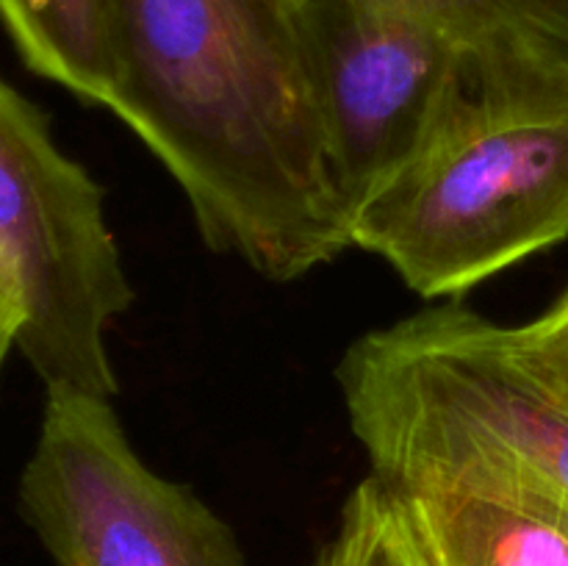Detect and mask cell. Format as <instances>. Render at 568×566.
I'll list each match as a JSON object with an SVG mask.
<instances>
[{
  "label": "cell",
  "mask_w": 568,
  "mask_h": 566,
  "mask_svg": "<svg viewBox=\"0 0 568 566\" xmlns=\"http://www.w3.org/2000/svg\"><path fill=\"white\" fill-rule=\"evenodd\" d=\"M26 331V305L17 289V281L0 261V370L11 350L20 347V336Z\"/></svg>",
  "instance_id": "cell-12"
},
{
  "label": "cell",
  "mask_w": 568,
  "mask_h": 566,
  "mask_svg": "<svg viewBox=\"0 0 568 566\" xmlns=\"http://www.w3.org/2000/svg\"><path fill=\"white\" fill-rule=\"evenodd\" d=\"M17 505L53 566H250L197 492L144 464L103 394L44 388Z\"/></svg>",
  "instance_id": "cell-5"
},
{
  "label": "cell",
  "mask_w": 568,
  "mask_h": 566,
  "mask_svg": "<svg viewBox=\"0 0 568 566\" xmlns=\"http://www.w3.org/2000/svg\"><path fill=\"white\" fill-rule=\"evenodd\" d=\"M0 26L33 75L109 109L120 83L116 0H0Z\"/></svg>",
  "instance_id": "cell-9"
},
{
  "label": "cell",
  "mask_w": 568,
  "mask_h": 566,
  "mask_svg": "<svg viewBox=\"0 0 568 566\" xmlns=\"http://www.w3.org/2000/svg\"><path fill=\"white\" fill-rule=\"evenodd\" d=\"M527 333L549 358V364L568 381V286L552 300L544 314H538L532 322H525Z\"/></svg>",
  "instance_id": "cell-11"
},
{
  "label": "cell",
  "mask_w": 568,
  "mask_h": 566,
  "mask_svg": "<svg viewBox=\"0 0 568 566\" xmlns=\"http://www.w3.org/2000/svg\"><path fill=\"white\" fill-rule=\"evenodd\" d=\"M109 111L181 186L200 236L292 283L349 250L311 0H116Z\"/></svg>",
  "instance_id": "cell-1"
},
{
  "label": "cell",
  "mask_w": 568,
  "mask_h": 566,
  "mask_svg": "<svg viewBox=\"0 0 568 566\" xmlns=\"http://www.w3.org/2000/svg\"><path fill=\"white\" fill-rule=\"evenodd\" d=\"M383 481L403 503L430 566H568V503L532 483L499 472Z\"/></svg>",
  "instance_id": "cell-7"
},
{
  "label": "cell",
  "mask_w": 568,
  "mask_h": 566,
  "mask_svg": "<svg viewBox=\"0 0 568 566\" xmlns=\"http://www.w3.org/2000/svg\"><path fill=\"white\" fill-rule=\"evenodd\" d=\"M425 22L464 59L471 92L568 103V0H366Z\"/></svg>",
  "instance_id": "cell-8"
},
{
  "label": "cell",
  "mask_w": 568,
  "mask_h": 566,
  "mask_svg": "<svg viewBox=\"0 0 568 566\" xmlns=\"http://www.w3.org/2000/svg\"><path fill=\"white\" fill-rule=\"evenodd\" d=\"M336 377L375 475L499 472L568 503V381L525 325L430 305L355 338Z\"/></svg>",
  "instance_id": "cell-2"
},
{
  "label": "cell",
  "mask_w": 568,
  "mask_h": 566,
  "mask_svg": "<svg viewBox=\"0 0 568 566\" xmlns=\"http://www.w3.org/2000/svg\"><path fill=\"white\" fill-rule=\"evenodd\" d=\"M327 159L347 222L436 133L464 59L425 22L366 0H311Z\"/></svg>",
  "instance_id": "cell-6"
},
{
  "label": "cell",
  "mask_w": 568,
  "mask_h": 566,
  "mask_svg": "<svg viewBox=\"0 0 568 566\" xmlns=\"http://www.w3.org/2000/svg\"><path fill=\"white\" fill-rule=\"evenodd\" d=\"M314 566H430V560L394 488L369 472L349 492L336 533Z\"/></svg>",
  "instance_id": "cell-10"
},
{
  "label": "cell",
  "mask_w": 568,
  "mask_h": 566,
  "mask_svg": "<svg viewBox=\"0 0 568 566\" xmlns=\"http://www.w3.org/2000/svg\"><path fill=\"white\" fill-rule=\"evenodd\" d=\"M0 261L26 305L20 353L44 388L114 397L109 331L133 289L105 192L64 153L37 103L0 78Z\"/></svg>",
  "instance_id": "cell-4"
},
{
  "label": "cell",
  "mask_w": 568,
  "mask_h": 566,
  "mask_svg": "<svg viewBox=\"0 0 568 566\" xmlns=\"http://www.w3.org/2000/svg\"><path fill=\"white\" fill-rule=\"evenodd\" d=\"M568 236V103L464 89L349 216V247L425 300L460 297Z\"/></svg>",
  "instance_id": "cell-3"
}]
</instances>
